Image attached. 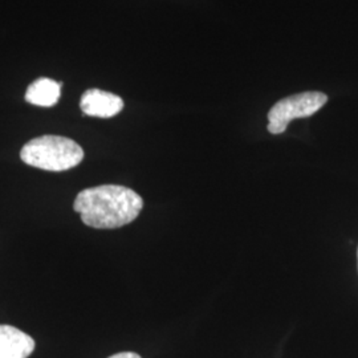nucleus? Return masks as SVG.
Segmentation results:
<instances>
[{
  "label": "nucleus",
  "mask_w": 358,
  "mask_h": 358,
  "mask_svg": "<svg viewBox=\"0 0 358 358\" xmlns=\"http://www.w3.org/2000/svg\"><path fill=\"white\" fill-rule=\"evenodd\" d=\"M143 201L131 189L103 185L77 194L73 208L84 224L93 229H118L140 215Z\"/></svg>",
  "instance_id": "nucleus-1"
},
{
  "label": "nucleus",
  "mask_w": 358,
  "mask_h": 358,
  "mask_svg": "<svg viewBox=\"0 0 358 358\" xmlns=\"http://www.w3.org/2000/svg\"><path fill=\"white\" fill-rule=\"evenodd\" d=\"M22 161L47 171H65L84 159V150L77 142L62 136H41L27 142L20 152Z\"/></svg>",
  "instance_id": "nucleus-2"
},
{
  "label": "nucleus",
  "mask_w": 358,
  "mask_h": 358,
  "mask_svg": "<svg viewBox=\"0 0 358 358\" xmlns=\"http://www.w3.org/2000/svg\"><path fill=\"white\" fill-rule=\"evenodd\" d=\"M327 101L328 96L321 92H304L282 99L269 110V133L282 134L291 121L315 115Z\"/></svg>",
  "instance_id": "nucleus-3"
},
{
  "label": "nucleus",
  "mask_w": 358,
  "mask_h": 358,
  "mask_svg": "<svg viewBox=\"0 0 358 358\" xmlns=\"http://www.w3.org/2000/svg\"><path fill=\"white\" fill-rule=\"evenodd\" d=\"M80 108L84 115L110 118L124 109V101L117 94L101 90H88L81 97Z\"/></svg>",
  "instance_id": "nucleus-4"
},
{
  "label": "nucleus",
  "mask_w": 358,
  "mask_h": 358,
  "mask_svg": "<svg viewBox=\"0 0 358 358\" xmlns=\"http://www.w3.org/2000/svg\"><path fill=\"white\" fill-rule=\"evenodd\" d=\"M34 350L31 336L11 325H0V358H28Z\"/></svg>",
  "instance_id": "nucleus-5"
},
{
  "label": "nucleus",
  "mask_w": 358,
  "mask_h": 358,
  "mask_svg": "<svg viewBox=\"0 0 358 358\" xmlns=\"http://www.w3.org/2000/svg\"><path fill=\"white\" fill-rule=\"evenodd\" d=\"M62 96V83H57L48 77H40L35 80L26 92L27 103L50 108L56 105Z\"/></svg>",
  "instance_id": "nucleus-6"
},
{
  "label": "nucleus",
  "mask_w": 358,
  "mask_h": 358,
  "mask_svg": "<svg viewBox=\"0 0 358 358\" xmlns=\"http://www.w3.org/2000/svg\"><path fill=\"white\" fill-rule=\"evenodd\" d=\"M109 358H141V356L137 355V353H133V352H122V353L113 355Z\"/></svg>",
  "instance_id": "nucleus-7"
}]
</instances>
